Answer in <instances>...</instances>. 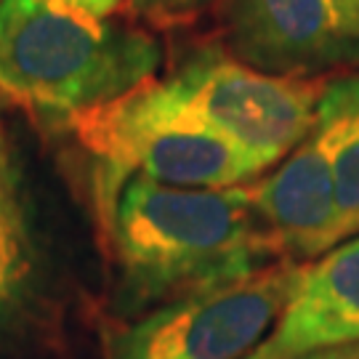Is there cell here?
Masks as SVG:
<instances>
[{
  "mask_svg": "<svg viewBox=\"0 0 359 359\" xmlns=\"http://www.w3.org/2000/svg\"><path fill=\"white\" fill-rule=\"evenodd\" d=\"M344 359H359V346H351V348H348V354Z\"/></svg>",
  "mask_w": 359,
  "mask_h": 359,
  "instance_id": "cell-16",
  "label": "cell"
},
{
  "mask_svg": "<svg viewBox=\"0 0 359 359\" xmlns=\"http://www.w3.org/2000/svg\"><path fill=\"white\" fill-rule=\"evenodd\" d=\"M69 123L99 160L96 197L112 192L126 176L187 189H226L261 176L168 80L152 77L115 102L69 117Z\"/></svg>",
  "mask_w": 359,
  "mask_h": 359,
  "instance_id": "cell-3",
  "label": "cell"
},
{
  "mask_svg": "<svg viewBox=\"0 0 359 359\" xmlns=\"http://www.w3.org/2000/svg\"><path fill=\"white\" fill-rule=\"evenodd\" d=\"M11 325H13V320H6V317H0V338H3V333H6Z\"/></svg>",
  "mask_w": 359,
  "mask_h": 359,
  "instance_id": "cell-15",
  "label": "cell"
},
{
  "mask_svg": "<svg viewBox=\"0 0 359 359\" xmlns=\"http://www.w3.org/2000/svg\"><path fill=\"white\" fill-rule=\"evenodd\" d=\"M304 264L274 261L250 277L184 295L120 327L107 359H243L256 351L293 295Z\"/></svg>",
  "mask_w": 359,
  "mask_h": 359,
  "instance_id": "cell-4",
  "label": "cell"
},
{
  "mask_svg": "<svg viewBox=\"0 0 359 359\" xmlns=\"http://www.w3.org/2000/svg\"><path fill=\"white\" fill-rule=\"evenodd\" d=\"M59 3L72 8V11L86 13L90 19H109L123 0H59Z\"/></svg>",
  "mask_w": 359,
  "mask_h": 359,
  "instance_id": "cell-12",
  "label": "cell"
},
{
  "mask_svg": "<svg viewBox=\"0 0 359 359\" xmlns=\"http://www.w3.org/2000/svg\"><path fill=\"white\" fill-rule=\"evenodd\" d=\"M35 245L11 154L0 133V317L19 320L35 290Z\"/></svg>",
  "mask_w": 359,
  "mask_h": 359,
  "instance_id": "cell-10",
  "label": "cell"
},
{
  "mask_svg": "<svg viewBox=\"0 0 359 359\" xmlns=\"http://www.w3.org/2000/svg\"><path fill=\"white\" fill-rule=\"evenodd\" d=\"M359 346V234L304 264L280 322L261 344L274 357Z\"/></svg>",
  "mask_w": 359,
  "mask_h": 359,
  "instance_id": "cell-8",
  "label": "cell"
},
{
  "mask_svg": "<svg viewBox=\"0 0 359 359\" xmlns=\"http://www.w3.org/2000/svg\"><path fill=\"white\" fill-rule=\"evenodd\" d=\"M335 11L341 16V25L354 43H359V0H333Z\"/></svg>",
  "mask_w": 359,
  "mask_h": 359,
  "instance_id": "cell-13",
  "label": "cell"
},
{
  "mask_svg": "<svg viewBox=\"0 0 359 359\" xmlns=\"http://www.w3.org/2000/svg\"><path fill=\"white\" fill-rule=\"evenodd\" d=\"M160 62L149 29L59 0H0V90L25 107L69 120L144 86Z\"/></svg>",
  "mask_w": 359,
  "mask_h": 359,
  "instance_id": "cell-2",
  "label": "cell"
},
{
  "mask_svg": "<svg viewBox=\"0 0 359 359\" xmlns=\"http://www.w3.org/2000/svg\"><path fill=\"white\" fill-rule=\"evenodd\" d=\"M126 309L142 311L234 283L283 261L258 218L250 184L168 187L126 176L96 197Z\"/></svg>",
  "mask_w": 359,
  "mask_h": 359,
  "instance_id": "cell-1",
  "label": "cell"
},
{
  "mask_svg": "<svg viewBox=\"0 0 359 359\" xmlns=\"http://www.w3.org/2000/svg\"><path fill=\"white\" fill-rule=\"evenodd\" d=\"M348 348H351V346L327 348V351H317V354H304V357H274V354H266L264 348L258 346L256 351H250V354H248V357H243V359H344L348 354Z\"/></svg>",
  "mask_w": 359,
  "mask_h": 359,
  "instance_id": "cell-14",
  "label": "cell"
},
{
  "mask_svg": "<svg viewBox=\"0 0 359 359\" xmlns=\"http://www.w3.org/2000/svg\"><path fill=\"white\" fill-rule=\"evenodd\" d=\"M224 51L258 72L317 77L359 65L333 0H224Z\"/></svg>",
  "mask_w": 359,
  "mask_h": 359,
  "instance_id": "cell-6",
  "label": "cell"
},
{
  "mask_svg": "<svg viewBox=\"0 0 359 359\" xmlns=\"http://www.w3.org/2000/svg\"><path fill=\"white\" fill-rule=\"evenodd\" d=\"M168 83L264 173L314 130L327 80L266 75L224 48H200Z\"/></svg>",
  "mask_w": 359,
  "mask_h": 359,
  "instance_id": "cell-5",
  "label": "cell"
},
{
  "mask_svg": "<svg viewBox=\"0 0 359 359\" xmlns=\"http://www.w3.org/2000/svg\"><path fill=\"white\" fill-rule=\"evenodd\" d=\"M216 0H128L130 16L147 25H176L187 22L213 6Z\"/></svg>",
  "mask_w": 359,
  "mask_h": 359,
  "instance_id": "cell-11",
  "label": "cell"
},
{
  "mask_svg": "<svg viewBox=\"0 0 359 359\" xmlns=\"http://www.w3.org/2000/svg\"><path fill=\"white\" fill-rule=\"evenodd\" d=\"M314 133L330 157L346 240L359 234V72L325 83Z\"/></svg>",
  "mask_w": 359,
  "mask_h": 359,
  "instance_id": "cell-9",
  "label": "cell"
},
{
  "mask_svg": "<svg viewBox=\"0 0 359 359\" xmlns=\"http://www.w3.org/2000/svg\"><path fill=\"white\" fill-rule=\"evenodd\" d=\"M250 200L280 256L311 261L346 240L330 157L311 130L280 168L250 184Z\"/></svg>",
  "mask_w": 359,
  "mask_h": 359,
  "instance_id": "cell-7",
  "label": "cell"
}]
</instances>
